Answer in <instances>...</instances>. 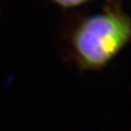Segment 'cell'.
Here are the masks:
<instances>
[{
  "label": "cell",
  "instance_id": "cell-1",
  "mask_svg": "<svg viewBox=\"0 0 131 131\" xmlns=\"http://www.w3.org/2000/svg\"><path fill=\"white\" fill-rule=\"evenodd\" d=\"M131 20L117 0L79 17L66 35L67 54L80 72L105 69L129 44Z\"/></svg>",
  "mask_w": 131,
  "mask_h": 131
},
{
  "label": "cell",
  "instance_id": "cell-2",
  "mask_svg": "<svg viewBox=\"0 0 131 131\" xmlns=\"http://www.w3.org/2000/svg\"><path fill=\"white\" fill-rule=\"evenodd\" d=\"M56 6L64 9H71L81 7L91 0H51Z\"/></svg>",
  "mask_w": 131,
  "mask_h": 131
},
{
  "label": "cell",
  "instance_id": "cell-3",
  "mask_svg": "<svg viewBox=\"0 0 131 131\" xmlns=\"http://www.w3.org/2000/svg\"><path fill=\"white\" fill-rule=\"evenodd\" d=\"M0 13H1V7H0Z\"/></svg>",
  "mask_w": 131,
  "mask_h": 131
}]
</instances>
